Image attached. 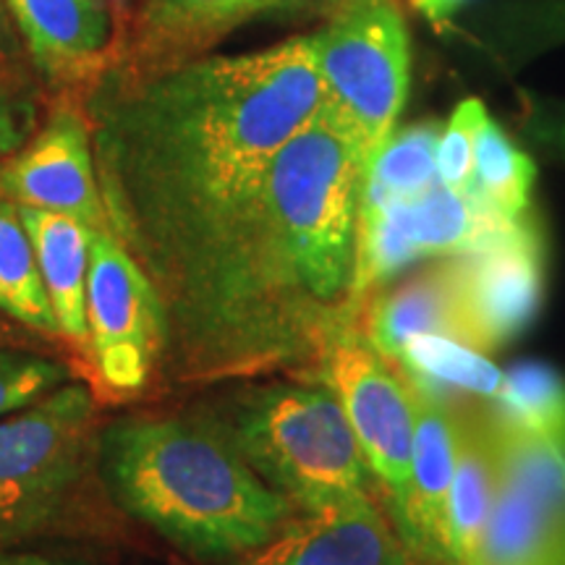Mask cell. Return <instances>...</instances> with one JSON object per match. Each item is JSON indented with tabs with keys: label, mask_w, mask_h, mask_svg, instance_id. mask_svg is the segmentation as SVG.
<instances>
[{
	"label": "cell",
	"mask_w": 565,
	"mask_h": 565,
	"mask_svg": "<svg viewBox=\"0 0 565 565\" xmlns=\"http://www.w3.org/2000/svg\"><path fill=\"white\" fill-rule=\"evenodd\" d=\"M34 126H38L34 103L6 76H0V160L21 150L34 134Z\"/></svg>",
	"instance_id": "27"
},
{
	"label": "cell",
	"mask_w": 565,
	"mask_h": 565,
	"mask_svg": "<svg viewBox=\"0 0 565 565\" xmlns=\"http://www.w3.org/2000/svg\"><path fill=\"white\" fill-rule=\"evenodd\" d=\"M461 341L492 351L529 328L545 288V252L529 217L505 221L469 252L454 254Z\"/></svg>",
	"instance_id": "10"
},
{
	"label": "cell",
	"mask_w": 565,
	"mask_h": 565,
	"mask_svg": "<svg viewBox=\"0 0 565 565\" xmlns=\"http://www.w3.org/2000/svg\"><path fill=\"white\" fill-rule=\"evenodd\" d=\"M419 565H424V563H422V561H419ZM427 565H440V563H427Z\"/></svg>",
	"instance_id": "34"
},
{
	"label": "cell",
	"mask_w": 565,
	"mask_h": 565,
	"mask_svg": "<svg viewBox=\"0 0 565 565\" xmlns=\"http://www.w3.org/2000/svg\"><path fill=\"white\" fill-rule=\"evenodd\" d=\"M408 380V377H406ZM414 398L412 475L401 503L393 508L395 532L416 561L448 563V498L456 469L458 414L408 380Z\"/></svg>",
	"instance_id": "13"
},
{
	"label": "cell",
	"mask_w": 565,
	"mask_h": 565,
	"mask_svg": "<svg viewBox=\"0 0 565 565\" xmlns=\"http://www.w3.org/2000/svg\"><path fill=\"white\" fill-rule=\"evenodd\" d=\"M105 3H108V6H121L124 0H105Z\"/></svg>",
	"instance_id": "33"
},
{
	"label": "cell",
	"mask_w": 565,
	"mask_h": 565,
	"mask_svg": "<svg viewBox=\"0 0 565 565\" xmlns=\"http://www.w3.org/2000/svg\"><path fill=\"white\" fill-rule=\"evenodd\" d=\"M515 42L526 51L565 45V0H532L513 19Z\"/></svg>",
	"instance_id": "26"
},
{
	"label": "cell",
	"mask_w": 565,
	"mask_h": 565,
	"mask_svg": "<svg viewBox=\"0 0 565 565\" xmlns=\"http://www.w3.org/2000/svg\"><path fill=\"white\" fill-rule=\"evenodd\" d=\"M221 429L296 511H317L370 494L362 445L324 387L275 385L246 393Z\"/></svg>",
	"instance_id": "4"
},
{
	"label": "cell",
	"mask_w": 565,
	"mask_h": 565,
	"mask_svg": "<svg viewBox=\"0 0 565 565\" xmlns=\"http://www.w3.org/2000/svg\"><path fill=\"white\" fill-rule=\"evenodd\" d=\"M498 490L482 565H563L565 450L492 414Z\"/></svg>",
	"instance_id": "9"
},
{
	"label": "cell",
	"mask_w": 565,
	"mask_h": 565,
	"mask_svg": "<svg viewBox=\"0 0 565 565\" xmlns=\"http://www.w3.org/2000/svg\"><path fill=\"white\" fill-rule=\"evenodd\" d=\"M288 3H299V0H244V6H242V21L254 17V13H263V11H270V9H280V6H288Z\"/></svg>",
	"instance_id": "32"
},
{
	"label": "cell",
	"mask_w": 565,
	"mask_h": 565,
	"mask_svg": "<svg viewBox=\"0 0 565 565\" xmlns=\"http://www.w3.org/2000/svg\"><path fill=\"white\" fill-rule=\"evenodd\" d=\"M307 372L343 408L393 511L412 475L414 398L406 374L366 341L359 322L338 328Z\"/></svg>",
	"instance_id": "7"
},
{
	"label": "cell",
	"mask_w": 565,
	"mask_h": 565,
	"mask_svg": "<svg viewBox=\"0 0 565 565\" xmlns=\"http://www.w3.org/2000/svg\"><path fill=\"white\" fill-rule=\"evenodd\" d=\"M0 315L34 333L61 335L19 204L0 196Z\"/></svg>",
	"instance_id": "19"
},
{
	"label": "cell",
	"mask_w": 565,
	"mask_h": 565,
	"mask_svg": "<svg viewBox=\"0 0 565 565\" xmlns=\"http://www.w3.org/2000/svg\"><path fill=\"white\" fill-rule=\"evenodd\" d=\"M87 351L110 395H137L162 362V309L152 282L113 233H89Z\"/></svg>",
	"instance_id": "8"
},
{
	"label": "cell",
	"mask_w": 565,
	"mask_h": 565,
	"mask_svg": "<svg viewBox=\"0 0 565 565\" xmlns=\"http://www.w3.org/2000/svg\"><path fill=\"white\" fill-rule=\"evenodd\" d=\"M38 259L47 299L53 303L61 338L87 349V273L89 225L61 212L19 207Z\"/></svg>",
	"instance_id": "17"
},
{
	"label": "cell",
	"mask_w": 565,
	"mask_h": 565,
	"mask_svg": "<svg viewBox=\"0 0 565 565\" xmlns=\"http://www.w3.org/2000/svg\"><path fill=\"white\" fill-rule=\"evenodd\" d=\"M366 162L322 110L275 154L257 200L171 303L162 362L181 385L312 366L353 312Z\"/></svg>",
	"instance_id": "2"
},
{
	"label": "cell",
	"mask_w": 565,
	"mask_h": 565,
	"mask_svg": "<svg viewBox=\"0 0 565 565\" xmlns=\"http://www.w3.org/2000/svg\"><path fill=\"white\" fill-rule=\"evenodd\" d=\"M359 328L391 362L414 335H448L461 341L456 257L398 282L391 291L380 288L372 294L359 317Z\"/></svg>",
	"instance_id": "15"
},
{
	"label": "cell",
	"mask_w": 565,
	"mask_h": 565,
	"mask_svg": "<svg viewBox=\"0 0 565 565\" xmlns=\"http://www.w3.org/2000/svg\"><path fill=\"white\" fill-rule=\"evenodd\" d=\"M524 131L542 152L565 162V103L529 100Z\"/></svg>",
	"instance_id": "28"
},
{
	"label": "cell",
	"mask_w": 565,
	"mask_h": 565,
	"mask_svg": "<svg viewBox=\"0 0 565 565\" xmlns=\"http://www.w3.org/2000/svg\"><path fill=\"white\" fill-rule=\"evenodd\" d=\"M536 166L505 137L484 113L475 134V175L471 186L494 212L515 221L524 217L532 202Z\"/></svg>",
	"instance_id": "23"
},
{
	"label": "cell",
	"mask_w": 565,
	"mask_h": 565,
	"mask_svg": "<svg viewBox=\"0 0 565 565\" xmlns=\"http://www.w3.org/2000/svg\"><path fill=\"white\" fill-rule=\"evenodd\" d=\"M322 84V116L370 168L408 92V34L393 0H341L307 34Z\"/></svg>",
	"instance_id": "6"
},
{
	"label": "cell",
	"mask_w": 565,
	"mask_h": 565,
	"mask_svg": "<svg viewBox=\"0 0 565 565\" xmlns=\"http://www.w3.org/2000/svg\"><path fill=\"white\" fill-rule=\"evenodd\" d=\"M0 196L19 207L71 215L95 231L108 228L82 108L58 105L21 150L0 160Z\"/></svg>",
	"instance_id": "11"
},
{
	"label": "cell",
	"mask_w": 565,
	"mask_h": 565,
	"mask_svg": "<svg viewBox=\"0 0 565 565\" xmlns=\"http://www.w3.org/2000/svg\"><path fill=\"white\" fill-rule=\"evenodd\" d=\"M563 565H565V561H563Z\"/></svg>",
	"instance_id": "35"
},
{
	"label": "cell",
	"mask_w": 565,
	"mask_h": 565,
	"mask_svg": "<svg viewBox=\"0 0 565 565\" xmlns=\"http://www.w3.org/2000/svg\"><path fill=\"white\" fill-rule=\"evenodd\" d=\"M26 55L45 79H95L108 66L116 19L105 0H6Z\"/></svg>",
	"instance_id": "14"
},
{
	"label": "cell",
	"mask_w": 565,
	"mask_h": 565,
	"mask_svg": "<svg viewBox=\"0 0 565 565\" xmlns=\"http://www.w3.org/2000/svg\"><path fill=\"white\" fill-rule=\"evenodd\" d=\"M108 231L158 294L192 280L322 110L307 38L242 55L105 68L84 97Z\"/></svg>",
	"instance_id": "1"
},
{
	"label": "cell",
	"mask_w": 565,
	"mask_h": 565,
	"mask_svg": "<svg viewBox=\"0 0 565 565\" xmlns=\"http://www.w3.org/2000/svg\"><path fill=\"white\" fill-rule=\"evenodd\" d=\"M0 565H76V563L53 561V557H42L32 553H9L6 547H0Z\"/></svg>",
	"instance_id": "30"
},
{
	"label": "cell",
	"mask_w": 565,
	"mask_h": 565,
	"mask_svg": "<svg viewBox=\"0 0 565 565\" xmlns=\"http://www.w3.org/2000/svg\"><path fill=\"white\" fill-rule=\"evenodd\" d=\"M233 565H419L370 494L296 511L263 547Z\"/></svg>",
	"instance_id": "12"
},
{
	"label": "cell",
	"mask_w": 565,
	"mask_h": 565,
	"mask_svg": "<svg viewBox=\"0 0 565 565\" xmlns=\"http://www.w3.org/2000/svg\"><path fill=\"white\" fill-rule=\"evenodd\" d=\"M500 419L565 450V377L550 364L511 366L494 393Z\"/></svg>",
	"instance_id": "22"
},
{
	"label": "cell",
	"mask_w": 565,
	"mask_h": 565,
	"mask_svg": "<svg viewBox=\"0 0 565 565\" xmlns=\"http://www.w3.org/2000/svg\"><path fill=\"white\" fill-rule=\"evenodd\" d=\"M437 139L440 129L435 124H419L391 134L366 168L359 204L374 207L395 200H414L427 192L437 183Z\"/></svg>",
	"instance_id": "21"
},
{
	"label": "cell",
	"mask_w": 565,
	"mask_h": 565,
	"mask_svg": "<svg viewBox=\"0 0 565 565\" xmlns=\"http://www.w3.org/2000/svg\"><path fill=\"white\" fill-rule=\"evenodd\" d=\"M97 406L82 383L0 419V547L66 524L97 466Z\"/></svg>",
	"instance_id": "5"
},
{
	"label": "cell",
	"mask_w": 565,
	"mask_h": 565,
	"mask_svg": "<svg viewBox=\"0 0 565 565\" xmlns=\"http://www.w3.org/2000/svg\"><path fill=\"white\" fill-rule=\"evenodd\" d=\"M498 490L492 414H458L456 469L448 498V563L482 565L484 532Z\"/></svg>",
	"instance_id": "16"
},
{
	"label": "cell",
	"mask_w": 565,
	"mask_h": 565,
	"mask_svg": "<svg viewBox=\"0 0 565 565\" xmlns=\"http://www.w3.org/2000/svg\"><path fill=\"white\" fill-rule=\"evenodd\" d=\"M97 471L126 513L202 561L263 547L296 513L215 422L129 416L110 424L97 437Z\"/></svg>",
	"instance_id": "3"
},
{
	"label": "cell",
	"mask_w": 565,
	"mask_h": 565,
	"mask_svg": "<svg viewBox=\"0 0 565 565\" xmlns=\"http://www.w3.org/2000/svg\"><path fill=\"white\" fill-rule=\"evenodd\" d=\"M466 0H416V6L427 13L433 21H443L448 13H454Z\"/></svg>",
	"instance_id": "31"
},
{
	"label": "cell",
	"mask_w": 565,
	"mask_h": 565,
	"mask_svg": "<svg viewBox=\"0 0 565 565\" xmlns=\"http://www.w3.org/2000/svg\"><path fill=\"white\" fill-rule=\"evenodd\" d=\"M398 370L427 393L463 391L479 398H494L503 372L482 351L448 335H414L404 343Z\"/></svg>",
	"instance_id": "20"
},
{
	"label": "cell",
	"mask_w": 565,
	"mask_h": 565,
	"mask_svg": "<svg viewBox=\"0 0 565 565\" xmlns=\"http://www.w3.org/2000/svg\"><path fill=\"white\" fill-rule=\"evenodd\" d=\"M21 47V40L17 34V26H13L9 6L6 0H0V55H17Z\"/></svg>",
	"instance_id": "29"
},
{
	"label": "cell",
	"mask_w": 565,
	"mask_h": 565,
	"mask_svg": "<svg viewBox=\"0 0 565 565\" xmlns=\"http://www.w3.org/2000/svg\"><path fill=\"white\" fill-rule=\"evenodd\" d=\"M244 0H141L139 63L186 58L242 24Z\"/></svg>",
	"instance_id": "18"
},
{
	"label": "cell",
	"mask_w": 565,
	"mask_h": 565,
	"mask_svg": "<svg viewBox=\"0 0 565 565\" xmlns=\"http://www.w3.org/2000/svg\"><path fill=\"white\" fill-rule=\"evenodd\" d=\"M487 108L477 97L458 103L450 121L437 139V181L466 194L475 175V134Z\"/></svg>",
	"instance_id": "25"
},
{
	"label": "cell",
	"mask_w": 565,
	"mask_h": 565,
	"mask_svg": "<svg viewBox=\"0 0 565 565\" xmlns=\"http://www.w3.org/2000/svg\"><path fill=\"white\" fill-rule=\"evenodd\" d=\"M71 377L68 366L32 351L0 349V419L24 412L58 391Z\"/></svg>",
	"instance_id": "24"
}]
</instances>
